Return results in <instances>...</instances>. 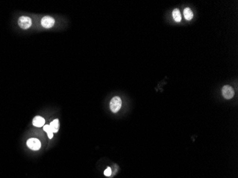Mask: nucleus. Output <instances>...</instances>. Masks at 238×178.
I'll return each instance as SVG.
<instances>
[{"mask_svg":"<svg viewBox=\"0 0 238 178\" xmlns=\"http://www.w3.org/2000/svg\"><path fill=\"white\" fill-rule=\"evenodd\" d=\"M44 130L46 131V132L47 133L48 137L49 138V139H51V138H53V136H54L53 132H52V130H51V127H50L49 125H45L44 126Z\"/></svg>","mask_w":238,"mask_h":178,"instance_id":"10","label":"nucleus"},{"mask_svg":"<svg viewBox=\"0 0 238 178\" xmlns=\"http://www.w3.org/2000/svg\"><path fill=\"white\" fill-rule=\"evenodd\" d=\"M50 127H51L52 132L53 133H57L59 131V121L58 119L54 120L53 121L51 122L50 124Z\"/></svg>","mask_w":238,"mask_h":178,"instance_id":"7","label":"nucleus"},{"mask_svg":"<svg viewBox=\"0 0 238 178\" xmlns=\"http://www.w3.org/2000/svg\"><path fill=\"white\" fill-rule=\"evenodd\" d=\"M54 23H55L54 19L52 18L51 17H49V16H46V17H44L42 19H41V25H42L44 28L46 29L52 27V26L54 25Z\"/></svg>","mask_w":238,"mask_h":178,"instance_id":"5","label":"nucleus"},{"mask_svg":"<svg viewBox=\"0 0 238 178\" xmlns=\"http://www.w3.org/2000/svg\"><path fill=\"white\" fill-rule=\"evenodd\" d=\"M45 120L41 116H36L33 119V125L36 127H42L44 125Z\"/></svg>","mask_w":238,"mask_h":178,"instance_id":"6","label":"nucleus"},{"mask_svg":"<svg viewBox=\"0 0 238 178\" xmlns=\"http://www.w3.org/2000/svg\"><path fill=\"white\" fill-rule=\"evenodd\" d=\"M26 145L33 150H38L41 147V142L37 138H30L26 142Z\"/></svg>","mask_w":238,"mask_h":178,"instance_id":"4","label":"nucleus"},{"mask_svg":"<svg viewBox=\"0 0 238 178\" xmlns=\"http://www.w3.org/2000/svg\"><path fill=\"white\" fill-rule=\"evenodd\" d=\"M104 175L106 176H110L111 175V168H107V169L104 171Z\"/></svg>","mask_w":238,"mask_h":178,"instance_id":"11","label":"nucleus"},{"mask_svg":"<svg viewBox=\"0 0 238 178\" xmlns=\"http://www.w3.org/2000/svg\"><path fill=\"white\" fill-rule=\"evenodd\" d=\"M121 99L118 96L113 97L110 102V108L113 113H117L121 108Z\"/></svg>","mask_w":238,"mask_h":178,"instance_id":"1","label":"nucleus"},{"mask_svg":"<svg viewBox=\"0 0 238 178\" xmlns=\"http://www.w3.org/2000/svg\"><path fill=\"white\" fill-rule=\"evenodd\" d=\"M18 24L23 29H27L32 26V19L29 17H19L18 20Z\"/></svg>","mask_w":238,"mask_h":178,"instance_id":"2","label":"nucleus"},{"mask_svg":"<svg viewBox=\"0 0 238 178\" xmlns=\"http://www.w3.org/2000/svg\"><path fill=\"white\" fill-rule=\"evenodd\" d=\"M222 94L226 99H231L235 95V91L231 86L226 85L223 86V88L222 89Z\"/></svg>","mask_w":238,"mask_h":178,"instance_id":"3","label":"nucleus"},{"mask_svg":"<svg viewBox=\"0 0 238 178\" xmlns=\"http://www.w3.org/2000/svg\"><path fill=\"white\" fill-rule=\"evenodd\" d=\"M173 17L174 20L176 21V22H180L181 21V14H180V12L179 10L178 9H175V10L173 11Z\"/></svg>","mask_w":238,"mask_h":178,"instance_id":"9","label":"nucleus"},{"mask_svg":"<svg viewBox=\"0 0 238 178\" xmlns=\"http://www.w3.org/2000/svg\"><path fill=\"white\" fill-rule=\"evenodd\" d=\"M184 17L187 20H191L193 18V12L190 8H185L183 11Z\"/></svg>","mask_w":238,"mask_h":178,"instance_id":"8","label":"nucleus"}]
</instances>
